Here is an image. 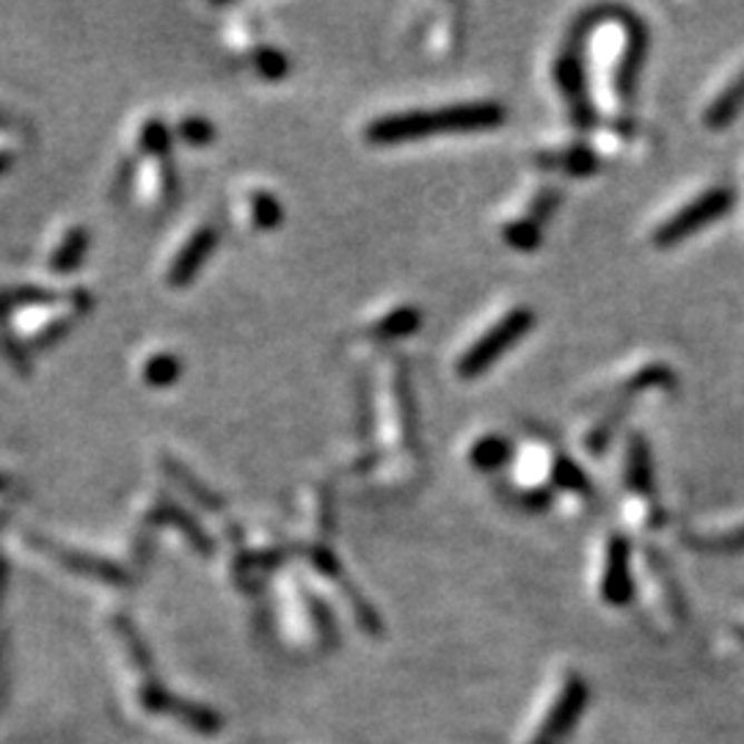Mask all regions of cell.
Returning <instances> with one entry per match:
<instances>
[{"label": "cell", "instance_id": "6da1fadb", "mask_svg": "<svg viewBox=\"0 0 744 744\" xmlns=\"http://www.w3.org/2000/svg\"><path fill=\"white\" fill-rule=\"evenodd\" d=\"M505 121V108L499 102H463L433 110V114H403L375 121L368 136L372 141H409V138H425L433 133H458V130H486Z\"/></svg>", "mask_w": 744, "mask_h": 744}, {"label": "cell", "instance_id": "7a4b0ae2", "mask_svg": "<svg viewBox=\"0 0 744 744\" xmlns=\"http://www.w3.org/2000/svg\"><path fill=\"white\" fill-rule=\"evenodd\" d=\"M736 205V190L731 185H717V188L703 190L701 196L684 205L682 211L673 213L670 218L662 221L654 229V246L656 248H676L687 237L697 235L701 229L712 226L723 215H728Z\"/></svg>", "mask_w": 744, "mask_h": 744}, {"label": "cell", "instance_id": "3957f363", "mask_svg": "<svg viewBox=\"0 0 744 744\" xmlns=\"http://www.w3.org/2000/svg\"><path fill=\"white\" fill-rule=\"evenodd\" d=\"M583 42L585 37H579V33L568 37L566 48H562V53L555 61V84L560 89L562 100H566L574 127L587 133L598 125V110L590 100V80H587Z\"/></svg>", "mask_w": 744, "mask_h": 744}, {"label": "cell", "instance_id": "277c9868", "mask_svg": "<svg viewBox=\"0 0 744 744\" xmlns=\"http://www.w3.org/2000/svg\"><path fill=\"white\" fill-rule=\"evenodd\" d=\"M532 325L535 312L530 306H516L513 312H508L486 336H480V340L463 353V359L458 362V372H461L463 378L482 375V372L491 368L493 362H499L516 342L525 340L532 331Z\"/></svg>", "mask_w": 744, "mask_h": 744}, {"label": "cell", "instance_id": "5b68a950", "mask_svg": "<svg viewBox=\"0 0 744 744\" xmlns=\"http://www.w3.org/2000/svg\"><path fill=\"white\" fill-rule=\"evenodd\" d=\"M587 703V684L577 673H566L557 689L551 692L549 706L535 723V731L527 744H560L579 723Z\"/></svg>", "mask_w": 744, "mask_h": 744}, {"label": "cell", "instance_id": "8992f818", "mask_svg": "<svg viewBox=\"0 0 744 744\" xmlns=\"http://www.w3.org/2000/svg\"><path fill=\"white\" fill-rule=\"evenodd\" d=\"M613 17L626 28V50L620 56L618 72H615V91L626 106H632L637 97L639 72H643L645 56H648V28L643 26L635 11L620 9V6H613Z\"/></svg>", "mask_w": 744, "mask_h": 744}, {"label": "cell", "instance_id": "52a82bcc", "mask_svg": "<svg viewBox=\"0 0 744 744\" xmlns=\"http://www.w3.org/2000/svg\"><path fill=\"white\" fill-rule=\"evenodd\" d=\"M635 577H632V544L624 535H613L607 540V555H604L601 583H598V596L604 604L615 609H624L635 601Z\"/></svg>", "mask_w": 744, "mask_h": 744}, {"label": "cell", "instance_id": "ba28073f", "mask_svg": "<svg viewBox=\"0 0 744 744\" xmlns=\"http://www.w3.org/2000/svg\"><path fill=\"white\" fill-rule=\"evenodd\" d=\"M626 488L637 497H645L650 505L659 508V493H656V472L654 458H650V447L643 433H632L629 444H626V467H624Z\"/></svg>", "mask_w": 744, "mask_h": 744}, {"label": "cell", "instance_id": "9c48e42d", "mask_svg": "<svg viewBox=\"0 0 744 744\" xmlns=\"http://www.w3.org/2000/svg\"><path fill=\"white\" fill-rule=\"evenodd\" d=\"M535 163L544 168H557V172H566L571 177H590L601 168V158L593 147L587 144H571L568 149H560V153H540Z\"/></svg>", "mask_w": 744, "mask_h": 744}, {"label": "cell", "instance_id": "30bf717a", "mask_svg": "<svg viewBox=\"0 0 744 744\" xmlns=\"http://www.w3.org/2000/svg\"><path fill=\"white\" fill-rule=\"evenodd\" d=\"M744 110V72L736 75L723 91L706 108V125L714 130H723Z\"/></svg>", "mask_w": 744, "mask_h": 744}, {"label": "cell", "instance_id": "8fae6325", "mask_svg": "<svg viewBox=\"0 0 744 744\" xmlns=\"http://www.w3.org/2000/svg\"><path fill=\"white\" fill-rule=\"evenodd\" d=\"M510 456H513V447L502 435H482L480 441H474L472 452H469L472 467L480 469V472H497V469H502L510 461Z\"/></svg>", "mask_w": 744, "mask_h": 744}, {"label": "cell", "instance_id": "7c38bea8", "mask_svg": "<svg viewBox=\"0 0 744 744\" xmlns=\"http://www.w3.org/2000/svg\"><path fill=\"white\" fill-rule=\"evenodd\" d=\"M551 486L560 488V491L577 493V497H593V480L587 478L585 469L568 456H557L555 463H551Z\"/></svg>", "mask_w": 744, "mask_h": 744}, {"label": "cell", "instance_id": "4fadbf2b", "mask_svg": "<svg viewBox=\"0 0 744 744\" xmlns=\"http://www.w3.org/2000/svg\"><path fill=\"white\" fill-rule=\"evenodd\" d=\"M678 383V375L667 364H648V368L637 370L629 381L620 386L618 398H635L639 392H648V389H673Z\"/></svg>", "mask_w": 744, "mask_h": 744}, {"label": "cell", "instance_id": "5bb4252c", "mask_svg": "<svg viewBox=\"0 0 744 744\" xmlns=\"http://www.w3.org/2000/svg\"><path fill=\"white\" fill-rule=\"evenodd\" d=\"M629 405H632L629 398H618V403H615L613 409L604 414V420L598 422V425L593 428L590 433H587L585 447L593 452V456H601V452L607 450L609 444H613V439H615V433H618L620 422H624V417L629 414Z\"/></svg>", "mask_w": 744, "mask_h": 744}, {"label": "cell", "instance_id": "9a60e30c", "mask_svg": "<svg viewBox=\"0 0 744 744\" xmlns=\"http://www.w3.org/2000/svg\"><path fill=\"white\" fill-rule=\"evenodd\" d=\"M505 241L516 252H535V248H540V241H544V226L532 218H516L513 224L505 226Z\"/></svg>", "mask_w": 744, "mask_h": 744}, {"label": "cell", "instance_id": "2e32d148", "mask_svg": "<svg viewBox=\"0 0 744 744\" xmlns=\"http://www.w3.org/2000/svg\"><path fill=\"white\" fill-rule=\"evenodd\" d=\"M689 546L706 555H736L744 551V527L728 535H708V538H689Z\"/></svg>", "mask_w": 744, "mask_h": 744}, {"label": "cell", "instance_id": "e0dca14e", "mask_svg": "<svg viewBox=\"0 0 744 744\" xmlns=\"http://www.w3.org/2000/svg\"><path fill=\"white\" fill-rule=\"evenodd\" d=\"M560 205H562V194H560V190H557V188H546V190H540V194L532 199L527 218L538 221V224L544 226L546 221H549L551 215L557 213V207H560Z\"/></svg>", "mask_w": 744, "mask_h": 744}, {"label": "cell", "instance_id": "ac0fdd59", "mask_svg": "<svg viewBox=\"0 0 744 744\" xmlns=\"http://www.w3.org/2000/svg\"><path fill=\"white\" fill-rule=\"evenodd\" d=\"M84 248H86V235H80V232H78V235L69 237L67 246L61 248V254H58V257H56V267H72L75 257H78V254L84 252Z\"/></svg>", "mask_w": 744, "mask_h": 744}, {"label": "cell", "instance_id": "d6986e66", "mask_svg": "<svg viewBox=\"0 0 744 744\" xmlns=\"http://www.w3.org/2000/svg\"><path fill=\"white\" fill-rule=\"evenodd\" d=\"M207 248H211V237H202V241H194V246L188 248V254H185V257H183V265H179V267H183L185 273L196 271V263H199L202 254H205ZM185 273H183V276H185Z\"/></svg>", "mask_w": 744, "mask_h": 744}, {"label": "cell", "instance_id": "ffe728a7", "mask_svg": "<svg viewBox=\"0 0 744 744\" xmlns=\"http://www.w3.org/2000/svg\"><path fill=\"white\" fill-rule=\"evenodd\" d=\"M521 505H527V510H535V513H538V510H546L551 505V491L549 488H535V491L521 497Z\"/></svg>", "mask_w": 744, "mask_h": 744}, {"label": "cell", "instance_id": "44dd1931", "mask_svg": "<svg viewBox=\"0 0 744 744\" xmlns=\"http://www.w3.org/2000/svg\"><path fill=\"white\" fill-rule=\"evenodd\" d=\"M736 637H740V643H742V648H744V626H740V629H736Z\"/></svg>", "mask_w": 744, "mask_h": 744}]
</instances>
